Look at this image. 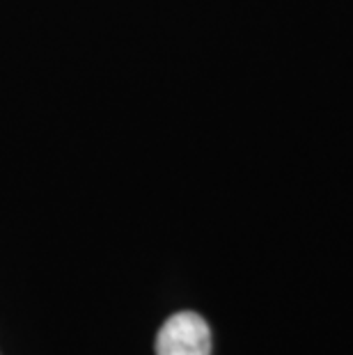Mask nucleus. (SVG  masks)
<instances>
[{"label": "nucleus", "instance_id": "f257e3e1", "mask_svg": "<svg viewBox=\"0 0 353 355\" xmlns=\"http://www.w3.org/2000/svg\"><path fill=\"white\" fill-rule=\"evenodd\" d=\"M156 355H212V332L195 312L170 316L156 337Z\"/></svg>", "mask_w": 353, "mask_h": 355}]
</instances>
